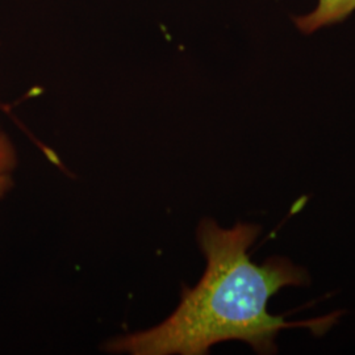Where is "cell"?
<instances>
[{
	"label": "cell",
	"instance_id": "cell-1",
	"mask_svg": "<svg viewBox=\"0 0 355 355\" xmlns=\"http://www.w3.org/2000/svg\"><path fill=\"white\" fill-rule=\"evenodd\" d=\"M261 233L257 224L221 228L204 218L196 239L207 261L202 279L184 288L177 309L159 325L117 337L105 345L110 353L132 355H203L227 341L248 343L259 354L277 353L282 330L305 328L322 336L343 312L288 322L267 311L270 299L286 287L311 283L304 267L286 257L254 263L249 249Z\"/></svg>",
	"mask_w": 355,
	"mask_h": 355
},
{
	"label": "cell",
	"instance_id": "cell-2",
	"mask_svg": "<svg viewBox=\"0 0 355 355\" xmlns=\"http://www.w3.org/2000/svg\"><path fill=\"white\" fill-rule=\"evenodd\" d=\"M354 11L355 0H318L313 12L296 17L295 23L302 32L313 33L322 26L341 23Z\"/></svg>",
	"mask_w": 355,
	"mask_h": 355
},
{
	"label": "cell",
	"instance_id": "cell-3",
	"mask_svg": "<svg viewBox=\"0 0 355 355\" xmlns=\"http://www.w3.org/2000/svg\"><path fill=\"white\" fill-rule=\"evenodd\" d=\"M17 165V155L8 136L0 130V198H3L13 184V173Z\"/></svg>",
	"mask_w": 355,
	"mask_h": 355
}]
</instances>
